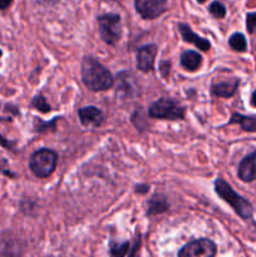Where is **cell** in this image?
Wrapping results in <instances>:
<instances>
[{
	"mask_svg": "<svg viewBox=\"0 0 256 257\" xmlns=\"http://www.w3.org/2000/svg\"><path fill=\"white\" fill-rule=\"evenodd\" d=\"M148 114L160 119H182L185 117V110L175 100L170 98H161L151 105Z\"/></svg>",
	"mask_w": 256,
	"mask_h": 257,
	"instance_id": "obj_4",
	"label": "cell"
},
{
	"mask_svg": "<svg viewBox=\"0 0 256 257\" xmlns=\"http://www.w3.org/2000/svg\"><path fill=\"white\" fill-rule=\"evenodd\" d=\"M100 38L107 44H115L120 39L122 28H120V17L118 14H104L98 18Z\"/></svg>",
	"mask_w": 256,
	"mask_h": 257,
	"instance_id": "obj_5",
	"label": "cell"
},
{
	"mask_svg": "<svg viewBox=\"0 0 256 257\" xmlns=\"http://www.w3.org/2000/svg\"><path fill=\"white\" fill-rule=\"evenodd\" d=\"M136 10L145 19H155L167 10L166 0H135Z\"/></svg>",
	"mask_w": 256,
	"mask_h": 257,
	"instance_id": "obj_7",
	"label": "cell"
},
{
	"mask_svg": "<svg viewBox=\"0 0 256 257\" xmlns=\"http://www.w3.org/2000/svg\"><path fill=\"white\" fill-rule=\"evenodd\" d=\"M78 114H79L80 122L85 127H99L104 122V114L102 113V110L98 109L97 107H84L80 108L78 110Z\"/></svg>",
	"mask_w": 256,
	"mask_h": 257,
	"instance_id": "obj_9",
	"label": "cell"
},
{
	"mask_svg": "<svg viewBox=\"0 0 256 257\" xmlns=\"http://www.w3.org/2000/svg\"><path fill=\"white\" fill-rule=\"evenodd\" d=\"M157 54V47L155 44L145 45L137 53V67L142 72H150L155 65V58Z\"/></svg>",
	"mask_w": 256,
	"mask_h": 257,
	"instance_id": "obj_8",
	"label": "cell"
},
{
	"mask_svg": "<svg viewBox=\"0 0 256 257\" xmlns=\"http://www.w3.org/2000/svg\"><path fill=\"white\" fill-rule=\"evenodd\" d=\"M231 124L237 123L241 125L243 131L247 132H256V117H247V115L238 114V113H233L232 118L230 119Z\"/></svg>",
	"mask_w": 256,
	"mask_h": 257,
	"instance_id": "obj_14",
	"label": "cell"
},
{
	"mask_svg": "<svg viewBox=\"0 0 256 257\" xmlns=\"http://www.w3.org/2000/svg\"><path fill=\"white\" fill-rule=\"evenodd\" d=\"M82 80L85 87L93 92L109 89L114 83L109 70L92 57H85L83 59Z\"/></svg>",
	"mask_w": 256,
	"mask_h": 257,
	"instance_id": "obj_1",
	"label": "cell"
},
{
	"mask_svg": "<svg viewBox=\"0 0 256 257\" xmlns=\"http://www.w3.org/2000/svg\"><path fill=\"white\" fill-rule=\"evenodd\" d=\"M210 13L215 18H223L226 15V8L225 5L221 4L218 2H213L210 5Z\"/></svg>",
	"mask_w": 256,
	"mask_h": 257,
	"instance_id": "obj_19",
	"label": "cell"
},
{
	"mask_svg": "<svg viewBox=\"0 0 256 257\" xmlns=\"http://www.w3.org/2000/svg\"><path fill=\"white\" fill-rule=\"evenodd\" d=\"M238 85V80H226V82H218L216 84L212 85V94L216 97H222V98H228L231 95H233V93L236 92Z\"/></svg>",
	"mask_w": 256,
	"mask_h": 257,
	"instance_id": "obj_12",
	"label": "cell"
},
{
	"mask_svg": "<svg viewBox=\"0 0 256 257\" xmlns=\"http://www.w3.org/2000/svg\"><path fill=\"white\" fill-rule=\"evenodd\" d=\"M197 2H198V3H205L206 0H197Z\"/></svg>",
	"mask_w": 256,
	"mask_h": 257,
	"instance_id": "obj_25",
	"label": "cell"
},
{
	"mask_svg": "<svg viewBox=\"0 0 256 257\" xmlns=\"http://www.w3.org/2000/svg\"><path fill=\"white\" fill-rule=\"evenodd\" d=\"M228 44L236 52H245L246 48H247L246 38L241 33H235V34L231 35V38L228 39Z\"/></svg>",
	"mask_w": 256,
	"mask_h": 257,
	"instance_id": "obj_16",
	"label": "cell"
},
{
	"mask_svg": "<svg viewBox=\"0 0 256 257\" xmlns=\"http://www.w3.org/2000/svg\"><path fill=\"white\" fill-rule=\"evenodd\" d=\"M148 186L147 185H138L137 187H136V192L138 193H146L148 192Z\"/></svg>",
	"mask_w": 256,
	"mask_h": 257,
	"instance_id": "obj_21",
	"label": "cell"
},
{
	"mask_svg": "<svg viewBox=\"0 0 256 257\" xmlns=\"http://www.w3.org/2000/svg\"><path fill=\"white\" fill-rule=\"evenodd\" d=\"M217 246L210 238H198L186 243L180 251L178 257H216Z\"/></svg>",
	"mask_w": 256,
	"mask_h": 257,
	"instance_id": "obj_6",
	"label": "cell"
},
{
	"mask_svg": "<svg viewBox=\"0 0 256 257\" xmlns=\"http://www.w3.org/2000/svg\"><path fill=\"white\" fill-rule=\"evenodd\" d=\"M178 30H180L181 35H182L185 42L191 43V44H193L196 48H198V49L201 50L210 49V42L203 39V38H201L200 35H197L196 33H193L192 29H191L187 24H178Z\"/></svg>",
	"mask_w": 256,
	"mask_h": 257,
	"instance_id": "obj_11",
	"label": "cell"
},
{
	"mask_svg": "<svg viewBox=\"0 0 256 257\" xmlns=\"http://www.w3.org/2000/svg\"><path fill=\"white\" fill-rule=\"evenodd\" d=\"M12 2L13 0H0V9L2 10L7 9V8L12 4Z\"/></svg>",
	"mask_w": 256,
	"mask_h": 257,
	"instance_id": "obj_22",
	"label": "cell"
},
{
	"mask_svg": "<svg viewBox=\"0 0 256 257\" xmlns=\"http://www.w3.org/2000/svg\"><path fill=\"white\" fill-rule=\"evenodd\" d=\"M215 191L223 201H226L236 211L238 216H241L245 220H247V218L252 216V206H251V203L246 201L243 197H241L240 195H237L231 188V186L227 185L225 181L221 180V178L216 180Z\"/></svg>",
	"mask_w": 256,
	"mask_h": 257,
	"instance_id": "obj_2",
	"label": "cell"
},
{
	"mask_svg": "<svg viewBox=\"0 0 256 257\" xmlns=\"http://www.w3.org/2000/svg\"><path fill=\"white\" fill-rule=\"evenodd\" d=\"M0 57H2V52H0Z\"/></svg>",
	"mask_w": 256,
	"mask_h": 257,
	"instance_id": "obj_26",
	"label": "cell"
},
{
	"mask_svg": "<svg viewBox=\"0 0 256 257\" xmlns=\"http://www.w3.org/2000/svg\"><path fill=\"white\" fill-rule=\"evenodd\" d=\"M33 105H34V108H37L38 110H40L43 113H47L50 110V105L48 104L47 100H45V98L43 95H37L33 99Z\"/></svg>",
	"mask_w": 256,
	"mask_h": 257,
	"instance_id": "obj_18",
	"label": "cell"
},
{
	"mask_svg": "<svg viewBox=\"0 0 256 257\" xmlns=\"http://www.w3.org/2000/svg\"><path fill=\"white\" fill-rule=\"evenodd\" d=\"M0 145L4 146L5 148H10V147H12V146H10V143L8 142V141L5 140V138L3 137V136H0Z\"/></svg>",
	"mask_w": 256,
	"mask_h": 257,
	"instance_id": "obj_23",
	"label": "cell"
},
{
	"mask_svg": "<svg viewBox=\"0 0 256 257\" xmlns=\"http://www.w3.org/2000/svg\"><path fill=\"white\" fill-rule=\"evenodd\" d=\"M238 177L243 182H251L256 178V151L241 161L238 166Z\"/></svg>",
	"mask_w": 256,
	"mask_h": 257,
	"instance_id": "obj_10",
	"label": "cell"
},
{
	"mask_svg": "<svg viewBox=\"0 0 256 257\" xmlns=\"http://www.w3.org/2000/svg\"><path fill=\"white\" fill-rule=\"evenodd\" d=\"M246 27L248 33H252L256 29V13H250L246 17Z\"/></svg>",
	"mask_w": 256,
	"mask_h": 257,
	"instance_id": "obj_20",
	"label": "cell"
},
{
	"mask_svg": "<svg viewBox=\"0 0 256 257\" xmlns=\"http://www.w3.org/2000/svg\"><path fill=\"white\" fill-rule=\"evenodd\" d=\"M57 162L58 157L55 152L48 148H43V150L37 151L30 158V170L39 178L49 177L54 172Z\"/></svg>",
	"mask_w": 256,
	"mask_h": 257,
	"instance_id": "obj_3",
	"label": "cell"
},
{
	"mask_svg": "<svg viewBox=\"0 0 256 257\" xmlns=\"http://www.w3.org/2000/svg\"><path fill=\"white\" fill-rule=\"evenodd\" d=\"M251 104H252L253 107H256V90L253 92L252 97H251Z\"/></svg>",
	"mask_w": 256,
	"mask_h": 257,
	"instance_id": "obj_24",
	"label": "cell"
},
{
	"mask_svg": "<svg viewBox=\"0 0 256 257\" xmlns=\"http://www.w3.org/2000/svg\"><path fill=\"white\" fill-rule=\"evenodd\" d=\"M128 247H130V243L124 242L122 245H114L112 243L110 245V255L112 257H123L127 253Z\"/></svg>",
	"mask_w": 256,
	"mask_h": 257,
	"instance_id": "obj_17",
	"label": "cell"
},
{
	"mask_svg": "<svg viewBox=\"0 0 256 257\" xmlns=\"http://www.w3.org/2000/svg\"><path fill=\"white\" fill-rule=\"evenodd\" d=\"M168 208L167 201L162 196H153L148 205V215H155V213H161Z\"/></svg>",
	"mask_w": 256,
	"mask_h": 257,
	"instance_id": "obj_15",
	"label": "cell"
},
{
	"mask_svg": "<svg viewBox=\"0 0 256 257\" xmlns=\"http://www.w3.org/2000/svg\"><path fill=\"white\" fill-rule=\"evenodd\" d=\"M181 64L185 69L190 70V72H195L202 64V57L198 54L197 52H193V50H187L182 54L181 57Z\"/></svg>",
	"mask_w": 256,
	"mask_h": 257,
	"instance_id": "obj_13",
	"label": "cell"
}]
</instances>
